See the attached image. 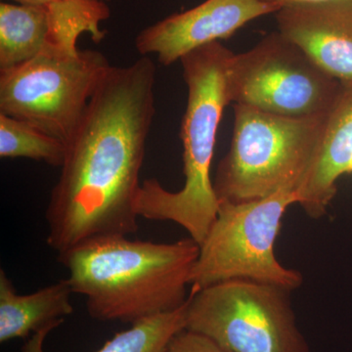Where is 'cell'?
I'll use <instances>...</instances> for the list:
<instances>
[{
	"instance_id": "d6986e66",
	"label": "cell",
	"mask_w": 352,
	"mask_h": 352,
	"mask_svg": "<svg viewBox=\"0 0 352 352\" xmlns=\"http://www.w3.org/2000/svg\"><path fill=\"white\" fill-rule=\"evenodd\" d=\"M347 173H352V160L351 164H349V170H347Z\"/></svg>"
},
{
	"instance_id": "8992f818",
	"label": "cell",
	"mask_w": 352,
	"mask_h": 352,
	"mask_svg": "<svg viewBox=\"0 0 352 352\" xmlns=\"http://www.w3.org/2000/svg\"><path fill=\"white\" fill-rule=\"evenodd\" d=\"M111 67L99 51L48 48L0 73V113L30 122L67 145Z\"/></svg>"
},
{
	"instance_id": "3957f363",
	"label": "cell",
	"mask_w": 352,
	"mask_h": 352,
	"mask_svg": "<svg viewBox=\"0 0 352 352\" xmlns=\"http://www.w3.org/2000/svg\"><path fill=\"white\" fill-rule=\"evenodd\" d=\"M232 54L217 41L190 51L180 59L188 87L180 131L184 185L173 192L162 186L156 178L145 180L135 201L139 217L175 222L199 245L207 237L219 212L210 166L222 113L230 104L226 74Z\"/></svg>"
},
{
	"instance_id": "9a60e30c",
	"label": "cell",
	"mask_w": 352,
	"mask_h": 352,
	"mask_svg": "<svg viewBox=\"0 0 352 352\" xmlns=\"http://www.w3.org/2000/svg\"><path fill=\"white\" fill-rule=\"evenodd\" d=\"M66 153L63 141L30 122L0 113V157H27L61 168Z\"/></svg>"
},
{
	"instance_id": "4fadbf2b",
	"label": "cell",
	"mask_w": 352,
	"mask_h": 352,
	"mask_svg": "<svg viewBox=\"0 0 352 352\" xmlns=\"http://www.w3.org/2000/svg\"><path fill=\"white\" fill-rule=\"evenodd\" d=\"M50 4H0V73L38 56L50 43Z\"/></svg>"
},
{
	"instance_id": "9c48e42d",
	"label": "cell",
	"mask_w": 352,
	"mask_h": 352,
	"mask_svg": "<svg viewBox=\"0 0 352 352\" xmlns=\"http://www.w3.org/2000/svg\"><path fill=\"white\" fill-rule=\"evenodd\" d=\"M277 11L263 0H206L142 30L135 38L136 50L142 56L156 54L160 63L168 66L190 51L230 38L247 23Z\"/></svg>"
},
{
	"instance_id": "7c38bea8",
	"label": "cell",
	"mask_w": 352,
	"mask_h": 352,
	"mask_svg": "<svg viewBox=\"0 0 352 352\" xmlns=\"http://www.w3.org/2000/svg\"><path fill=\"white\" fill-rule=\"evenodd\" d=\"M68 280L19 295L6 271L0 270V342L25 339L53 323H63L74 312Z\"/></svg>"
},
{
	"instance_id": "5b68a950",
	"label": "cell",
	"mask_w": 352,
	"mask_h": 352,
	"mask_svg": "<svg viewBox=\"0 0 352 352\" xmlns=\"http://www.w3.org/2000/svg\"><path fill=\"white\" fill-rule=\"evenodd\" d=\"M294 204H298V197L292 190L241 203L219 201L217 219L199 245L191 289L231 280L273 285L289 292L300 288L302 273L285 267L274 252L285 212Z\"/></svg>"
},
{
	"instance_id": "8fae6325",
	"label": "cell",
	"mask_w": 352,
	"mask_h": 352,
	"mask_svg": "<svg viewBox=\"0 0 352 352\" xmlns=\"http://www.w3.org/2000/svg\"><path fill=\"white\" fill-rule=\"evenodd\" d=\"M351 160L352 82H340L314 159L296 191L298 205L308 217L319 219L327 214L338 179L347 173Z\"/></svg>"
},
{
	"instance_id": "7a4b0ae2",
	"label": "cell",
	"mask_w": 352,
	"mask_h": 352,
	"mask_svg": "<svg viewBox=\"0 0 352 352\" xmlns=\"http://www.w3.org/2000/svg\"><path fill=\"white\" fill-rule=\"evenodd\" d=\"M199 250L190 237L155 243L105 236L58 254V261L73 293L87 298L91 318L131 325L187 302Z\"/></svg>"
},
{
	"instance_id": "ba28073f",
	"label": "cell",
	"mask_w": 352,
	"mask_h": 352,
	"mask_svg": "<svg viewBox=\"0 0 352 352\" xmlns=\"http://www.w3.org/2000/svg\"><path fill=\"white\" fill-rule=\"evenodd\" d=\"M340 82L279 32L232 54L227 66L229 103L289 118L326 115Z\"/></svg>"
},
{
	"instance_id": "ac0fdd59",
	"label": "cell",
	"mask_w": 352,
	"mask_h": 352,
	"mask_svg": "<svg viewBox=\"0 0 352 352\" xmlns=\"http://www.w3.org/2000/svg\"><path fill=\"white\" fill-rule=\"evenodd\" d=\"M18 2V4H25V6H43V4L51 3V2L57 1V0H14ZM107 1V0H104Z\"/></svg>"
},
{
	"instance_id": "277c9868",
	"label": "cell",
	"mask_w": 352,
	"mask_h": 352,
	"mask_svg": "<svg viewBox=\"0 0 352 352\" xmlns=\"http://www.w3.org/2000/svg\"><path fill=\"white\" fill-rule=\"evenodd\" d=\"M327 113L289 118L235 104L230 149L214 182L219 201L241 203L282 190L296 192L314 159Z\"/></svg>"
},
{
	"instance_id": "2e32d148",
	"label": "cell",
	"mask_w": 352,
	"mask_h": 352,
	"mask_svg": "<svg viewBox=\"0 0 352 352\" xmlns=\"http://www.w3.org/2000/svg\"><path fill=\"white\" fill-rule=\"evenodd\" d=\"M166 352H231L220 346L214 340L192 331H182L175 336Z\"/></svg>"
},
{
	"instance_id": "6da1fadb",
	"label": "cell",
	"mask_w": 352,
	"mask_h": 352,
	"mask_svg": "<svg viewBox=\"0 0 352 352\" xmlns=\"http://www.w3.org/2000/svg\"><path fill=\"white\" fill-rule=\"evenodd\" d=\"M156 74L148 56L112 66L92 96L46 208V243L58 254L138 230L135 201L156 113Z\"/></svg>"
},
{
	"instance_id": "e0dca14e",
	"label": "cell",
	"mask_w": 352,
	"mask_h": 352,
	"mask_svg": "<svg viewBox=\"0 0 352 352\" xmlns=\"http://www.w3.org/2000/svg\"><path fill=\"white\" fill-rule=\"evenodd\" d=\"M263 1L276 7L279 10L282 7L293 6V4L314 3V2L329 1V0H263Z\"/></svg>"
},
{
	"instance_id": "52a82bcc",
	"label": "cell",
	"mask_w": 352,
	"mask_h": 352,
	"mask_svg": "<svg viewBox=\"0 0 352 352\" xmlns=\"http://www.w3.org/2000/svg\"><path fill=\"white\" fill-rule=\"evenodd\" d=\"M289 293L245 280L191 289L186 330L206 336L231 352H310Z\"/></svg>"
},
{
	"instance_id": "30bf717a",
	"label": "cell",
	"mask_w": 352,
	"mask_h": 352,
	"mask_svg": "<svg viewBox=\"0 0 352 352\" xmlns=\"http://www.w3.org/2000/svg\"><path fill=\"white\" fill-rule=\"evenodd\" d=\"M278 32L340 82H352V0L293 4L275 13Z\"/></svg>"
},
{
	"instance_id": "5bb4252c",
	"label": "cell",
	"mask_w": 352,
	"mask_h": 352,
	"mask_svg": "<svg viewBox=\"0 0 352 352\" xmlns=\"http://www.w3.org/2000/svg\"><path fill=\"white\" fill-rule=\"evenodd\" d=\"M186 312L187 302L175 311L135 322L127 330L116 333L96 352H166L171 340L186 329ZM61 324L53 323L32 333L21 352H45L46 337Z\"/></svg>"
}]
</instances>
